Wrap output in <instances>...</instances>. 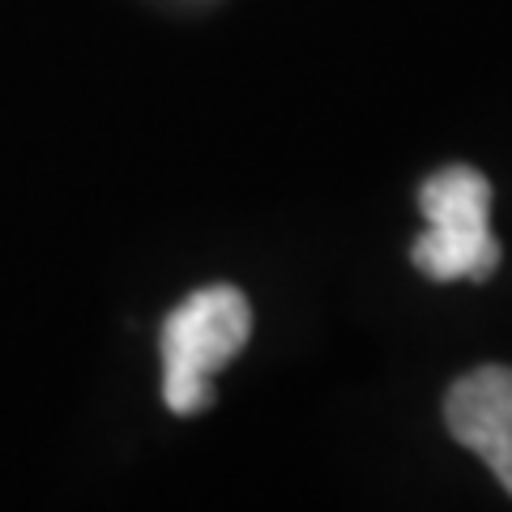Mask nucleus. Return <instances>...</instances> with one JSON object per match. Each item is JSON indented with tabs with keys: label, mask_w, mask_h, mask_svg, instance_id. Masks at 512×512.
Segmentation results:
<instances>
[{
	"label": "nucleus",
	"mask_w": 512,
	"mask_h": 512,
	"mask_svg": "<svg viewBox=\"0 0 512 512\" xmlns=\"http://www.w3.org/2000/svg\"><path fill=\"white\" fill-rule=\"evenodd\" d=\"M427 231L410 261L431 282H487L500 269V239L491 235V184L474 167H440L419 188Z\"/></svg>",
	"instance_id": "f03ea898"
},
{
	"label": "nucleus",
	"mask_w": 512,
	"mask_h": 512,
	"mask_svg": "<svg viewBox=\"0 0 512 512\" xmlns=\"http://www.w3.org/2000/svg\"><path fill=\"white\" fill-rule=\"evenodd\" d=\"M252 308L244 291L218 282L192 291L163 320V402L171 414H201L214 402V376L244 350Z\"/></svg>",
	"instance_id": "f257e3e1"
},
{
	"label": "nucleus",
	"mask_w": 512,
	"mask_h": 512,
	"mask_svg": "<svg viewBox=\"0 0 512 512\" xmlns=\"http://www.w3.org/2000/svg\"><path fill=\"white\" fill-rule=\"evenodd\" d=\"M444 427L461 448L483 457L512 495V367L483 363L453 380L444 397Z\"/></svg>",
	"instance_id": "7ed1b4c3"
}]
</instances>
